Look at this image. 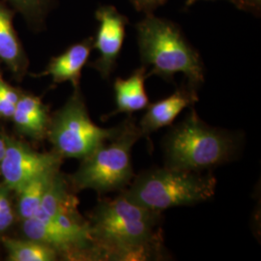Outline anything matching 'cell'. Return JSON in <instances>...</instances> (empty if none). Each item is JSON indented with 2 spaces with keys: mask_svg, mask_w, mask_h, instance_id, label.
I'll return each instance as SVG.
<instances>
[{
  "mask_svg": "<svg viewBox=\"0 0 261 261\" xmlns=\"http://www.w3.org/2000/svg\"><path fill=\"white\" fill-rule=\"evenodd\" d=\"M163 214L123 194L99 201L90 217L94 244L103 260H159L166 257Z\"/></svg>",
  "mask_w": 261,
  "mask_h": 261,
  "instance_id": "6da1fadb",
  "label": "cell"
},
{
  "mask_svg": "<svg viewBox=\"0 0 261 261\" xmlns=\"http://www.w3.org/2000/svg\"><path fill=\"white\" fill-rule=\"evenodd\" d=\"M241 145V134L211 127L192 107L164 139L165 167L192 172L211 170L233 161Z\"/></svg>",
  "mask_w": 261,
  "mask_h": 261,
  "instance_id": "7a4b0ae2",
  "label": "cell"
},
{
  "mask_svg": "<svg viewBox=\"0 0 261 261\" xmlns=\"http://www.w3.org/2000/svg\"><path fill=\"white\" fill-rule=\"evenodd\" d=\"M138 44L143 66H151L147 73L172 82L182 73L187 84L198 89L204 83L205 69L200 55L192 47L176 23L153 14L137 23Z\"/></svg>",
  "mask_w": 261,
  "mask_h": 261,
  "instance_id": "3957f363",
  "label": "cell"
},
{
  "mask_svg": "<svg viewBox=\"0 0 261 261\" xmlns=\"http://www.w3.org/2000/svg\"><path fill=\"white\" fill-rule=\"evenodd\" d=\"M216 186L217 180L210 172L203 174L164 167L140 172L130 188L120 193L139 205L163 213L169 208L210 200Z\"/></svg>",
  "mask_w": 261,
  "mask_h": 261,
  "instance_id": "277c9868",
  "label": "cell"
},
{
  "mask_svg": "<svg viewBox=\"0 0 261 261\" xmlns=\"http://www.w3.org/2000/svg\"><path fill=\"white\" fill-rule=\"evenodd\" d=\"M118 134L90 155L83 163L71 182L77 190L91 189L99 194L122 192L134 178L132 149L142 138L135 119L129 115L122 122Z\"/></svg>",
  "mask_w": 261,
  "mask_h": 261,
  "instance_id": "5b68a950",
  "label": "cell"
},
{
  "mask_svg": "<svg viewBox=\"0 0 261 261\" xmlns=\"http://www.w3.org/2000/svg\"><path fill=\"white\" fill-rule=\"evenodd\" d=\"M121 125L105 129L92 122L79 87L49 121L47 134L61 158L83 159L113 139Z\"/></svg>",
  "mask_w": 261,
  "mask_h": 261,
  "instance_id": "8992f818",
  "label": "cell"
},
{
  "mask_svg": "<svg viewBox=\"0 0 261 261\" xmlns=\"http://www.w3.org/2000/svg\"><path fill=\"white\" fill-rule=\"evenodd\" d=\"M6 150L0 163L4 185L19 192L39 174L59 168L62 158L54 153H39L17 140L5 139Z\"/></svg>",
  "mask_w": 261,
  "mask_h": 261,
  "instance_id": "52a82bcc",
  "label": "cell"
},
{
  "mask_svg": "<svg viewBox=\"0 0 261 261\" xmlns=\"http://www.w3.org/2000/svg\"><path fill=\"white\" fill-rule=\"evenodd\" d=\"M95 17L99 21V28L93 47L99 51L100 56L90 66L100 73L102 79L108 80L120 56L129 19L111 5L99 7Z\"/></svg>",
  "mask_w": 261,
  "mask_h": 261,
  "instance_id": "ba28073f",
  "label": "cell"
},
{
  "mask_svg": "<svg viewBox=\"0 0 261 261\" xmlns=\"http://www.w3.org/2000/svg\"><path fill=\"white\" fill-rule=\"evenodd\" d=\"M196 102H198L197 89L186 84L177 87L167 98L149 103L138 125L142 138L149 140L154 132L170 126L182 111L194 107Z\"/></svg>",
  "mask_w": 261,
  "mask_h": 261,
  "instance_id": "9c48e42d",
  "label": "cell"
},
{
  "mask_svg": "<svg viewBox=\"0 0 261 261\" xmlns=\"http://www.w3.org/2000/svg\"><path fill=\"white\" fill-rule=\"evenodd\" d=\"M93 43V38L89 37L70 46L60 56L53 57L46 70L38 76L50 75L55 84L70 82L75 88L79 87L82 71L88 61Z\"/></svg>",
  "mask_w": 261,
  "mask_h": 261,
  "instance_id": "30bf717a",
  "label": "cell"
},
{
  "mask_svg": "<svg viewBox=\"0 0 261 261\" xmlns=\"http://www.w3.org/2000/svg\"><path fill=\"white\" fill-rule=\"evenodd\" d=\"M147 75V67L136 69L129 77H117L113 84L116 109L109 114L112 117L118 113L130 115L134 112L145 110L149 105V98L144 88Z\"/></svg>",
  "mask_w": 261,
  "mask_h": 261,
  "instance_id": "8fae6325",
  "label": "cell"
},
{
  "mask_svg": "<svg viewBox=\"0 0 261 261\" xmlns=\"http://www.w3.org/2000/svg\"><path fill=\"white\" fill-rule=\"evenodd\" d=\"M16 11L0 1V61L13 75H22L28 67V59L23 47L14 28Z\"/></svg>",
  "mask_w": 261,
  "mask_h": 261,
  "instance_id": "7c38bea8",
  "label": "cell"
},
{
  "mask_svg": "<svg viewBox=\"0 0 261 261\" xmlns=\"http://www.w3.org/2000/svg\"><path fill=\"white\" fill-rule=\"evenodd\" d=\"M12 118L21 133L32 138L42 139L47 133V107L36 96L19 95Z\"/></svg>",
  "mask_w": 261,
  "mask_h": 261,
  "instance_id": "4fadbf2b",
  "label": "cell"
},
{
  "mask_svg": "<svg viewBox=\"0 0 261 261\" xmlns=\"http://www.w3.org/2000/svg\"><path fill=\"white\" fill-rule=\"evenodd\" d=\"M59 168L47 170L31 179L19 190V213L21 219L32 218L40 207L48 187L59 172Z\"/></svg>",
  "mask_w": 261,
  "mask_h": 261,
  "instance_id": "5bb4252c",
  "label": "cell"
},
{
  "mask_svg": "<svg viewBox=\"0 0 261 261\" xmlns=\"http://www.w3.org/2000/svg\"><path fill=\"white\" fill-rule=\"evenodd\" d=\"M5 248L12 261H54L57 252L46 244L35 240L5 239Z\"/></svg>",
  "mask_w": 261,
  "mask_h": 261,
  "instance_id": "9a60e30c",
  "label": "cell"
},
{
  "mask_svg": "<svg viewBox=\"0 0 261 261\" xmlns=\"http://www.w3.org/2000/svg\"><path fill=\"white\" fill-rule=\"evenodd\" d=\"M19 13L28 28L40 31L46 25V19L54 8L56 0H4Z\"/></svg>",
  "mask_w": 261,
  "mask_h": 261,
  "instance_id": "2e32d148",
  "label": "cell"
},
{
  "mask_svg": "<svg viewBox=\"0 0 261 261\" xmlns=\"http://www.w3.org/2000/svg\"><path fill=\"white\" fill-rule=\"evenodd\" d=\"M19 99V94L5 82L0 72V117L12 118Z\"/></svg>",
  "mask_w": 261,
  "mask_h": 261,
  "instance_id": "e0dca14e",
  "label": "cell"
},
{
  "mask_svg": "<svg viewBox=\"0 0 261 261\" xmlns=\"http://www.w3.org/2000/svg\"><path fill=\"white\" fill-rule=\"evenodd\" d=\"M8 190L9 189L6 186L0 187V232L8 229L14 221Z\"/></svg>",
  "mask_w": 261,
  "mask_h": 261,
  "instance_id": "ac0fdd59",
  "label": "cell"
},
{
  "mask_svg": "<svg viewBox=\"0 0 261 261\" xmlns=\"http://www.w3.org/2000/svg\"><path fill=\"white\" fill-rule=\"evenodd\" d=\"M135 9L143 12L145 15L153 14L155 10L164 5L167 0H130Z\"/></svg>",
  "mask_w": 261,
  "mask_h": 261,
  "instance_id": "d6986e66",
  "label": "cell"
},
{
  "mask_svg": "<svg viewBox=\"0 0 261 261\" xmlns=\"http://www.w3.org/2000/svg\"><path fill=\"white\" fill-rule=\"evenodd\" d=\"M231 2L239 9L259 15L261 0H231Z\"/></svg>",
  "mask_w": 261,
  "mask_h": 261,
  "instance_id": "ffe728a7",
  "label": "cell"
},
{
  "mask_svg": "<svg viewBox=\"0 0 261 261\" xmlns=\"http://www.w3.org/2000/svg\"><path fill=\"white\" fill-rule=\"evenodd\" d=\"M5 150H6V140H5V139L0 138V163L4 157Z\"/></svg>",
  "mask_w": 261,
  "mask_h": 261,
  "instance_id": "44dd1931",
  "label": "cell"
},
{
  "mask_svg": "<svg viewBox=\"0 0 261 261\" xmlns=\"http://www.w3.org/2000/svg\"><path fill=\"white\" fill-rule=\"evenodd\" d=\"M196 1H197V0H187L186 6H191V5L194 4ZM229 1H231V0H229Z\"/></svg>",
  "mask_w": 261,
  "mask_h": 261,
  "instance_id": "7402d4cb",
  "label": "cell"
}]
</instances>
